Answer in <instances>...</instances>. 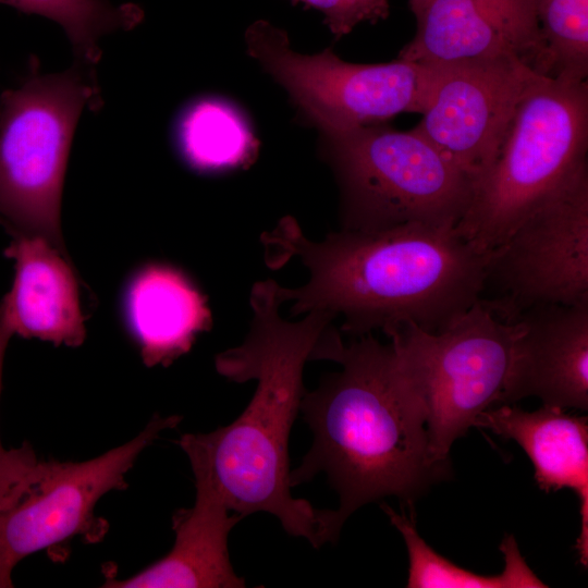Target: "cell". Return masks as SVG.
I'll use <instances>...</instances> for the list:
<instances>
[{"mask_svg": "<svg viewBox=\"0 0 588 588\" xmlns=\"http://www.w3.org/2000/svg\"><path fill=\"white\" fill-rule=\"evenodd\" d=\"M261 243L270 269L298 260L308 272L301 286L279 287L282 303H292L291 316L329 313L356 338L408 323L428 332L444 329L480 299L491 256L455 225L340 229L314 241L291 216L264 233Z\"/></svg>", "mask_w": 588, "mask_h": 588, "instance_id": "6da1fadb", "label": "cell"}, {"mask_svg": "<svg viewBox=\"0 0 588 588\" xmlns=\"http://www.w3.org/2000/svg\"><path fill=\"white\" fill-rule=\"evenodd\" d=\"M279 287L270 279L253 285L247 335L216 357V369L224 378L237 383L256 380L248 405L230 425L209 433H185L179 445L230 511L243 517L272 514L289 535L319 548L329 542L326 510L291 494L289 438L306 391L305 364L336 328L334 317L319 310L302 320L284 319Z\"/></svg>", "mask_w": 588, "mask_h": 588, "instance_id": "7a4b0ae2", "label": "cell"}, {"mask_svg": "<svg viewBox=\"0 0 588 588\" xmlns=\"http://www.w3.org/2000/svg\"><path fill=\"white\" fill-rule=\"evenodd\" d=\"M339 372L305 391L301 409L314 439L290 473L291 487L324 473L339 494L330 510L339 535L357 509L384 497L409 504L445 478L430 453L421 399L390 341L357 336L335 360Z\"/></svg>", "mask_w": 588, "mask_h": 588, "instance_id": "3957f363", "label": "cell"}, {"mask_svg": "<svg viewBox=\"0 0 588 588\" xmlns=\"http://www.w3.org/2000/svg\"><path fill=\"white\" fill-rule=\"evenodd\" d=\"M588 81L540 75L522 99L489 168L474 182L456 231L491 253L588 166Z\"/></svg>", "mask_w": 588, "mask_h": 588, "instance_id": "277c9868", "label": "cell"}, {"mask_svg": "<svg viewBox=\"0 0 588 588\" xmlns=\"http://www.w3.org/2000/svg\"><path fill=\"white\" fill-rule=\"evenodd\" d=\"M94 65L78 60L42 74L36 59L22 82L0 94V225L12 237L41 236L64 253L63 181L84 108L99 110Z\"/></svg>", "mask_w": 588, "mask_h": 588, "instance_id": "5b68a950", "label": "cell"}, {"mask_svg": "<svg viewBox=\"0 0 588 588\" xmlns=\"http://www.w3.org/2000/svg\"><path fill=\"white\" fill-rule=\"evenodd\" d=\"M320 135L340 189L342 230L456 225L465 215L473 181L414 128L376 123Z\"/></svg>", "mask_w": 588, "mask_h": 588, "instance_id": "8992f818", "label": "cell"}, {"mask_svg": "<svg viewBox=\"0 0 588 588\" xmlns=\"http://www.w3.org/2000/svg\"><path fill=\"white\" fill-rule=\"evenodd\" d=\"M180 416L155 415L131 441L85 462L39 461L32 446L11 449L0 467V588L13 587L16 564L98 525L94 509L114 489L140 452Z\"/></svg>", "mask_w": 588, "mask_h": 588, "instance_id": "52a82bcc", "label": "cell"}, {"mask_svg": "<svg viewBox=\"0 0 588 588\" xmlns=\"http://www.w3.org/2000/svg\"><path fill=\"white\" fill-rule=\"evenodd\" d=\"M399 351L421 399L432 458L450 465L453 443L479 414L502 403L517 322L481 298L438 332L408 323L383 332Z\"/></svg>", "mask_w": 588, "mask_h": 588, "instance_id": "ba28073f", "label": "cell"}, {"mask_svg": "<svg viewBox=\"0 0 588 588\" xmlns=\"http://www.w3.org/2000/svg\"><path fill=\"white\" fill-rule=\"evenodd\" d=\"M248 54L287 93L301 117L319 132L385 123L401 113L424 111L431 66L397 59L353 63L327 48L294 51L286 33L257 21L245 34Z\"/></svg>", "mask_w": 588, "mask_h": 588, "instance_id": "9c48e42d", "label": "cell"}, {"mask_svg": "<svg viewBox=\"0 0 588 588\" xmlns=\"http://www.w3.org/2000/svg\"><path fill=\"white\" fill-rule=\"evenodd\" d=\"M488 285L495 294L481 299L507 321L538 305L588 304V166L491 252Z\"/></svg>", "mask_w": 588, "mask_h": 588, "instance_id": "30bf717a", "label": "cell"}, {"mask_svg": "<svg viewBox=\"0 0 588 588\" xmlns=\"http://www.w3.org/2000/svg\"><path fill=\"white\" fill-rule=\"evenodd\" d=\"M427 65L429 94L413 128L474 184L493 161L522 99L542 74L513 57Z\"/></svg>", "mask_w": 588, "mask_h": 588, "instance_id": "8fae6325", "label": "cell"}, {"mask_svg": "<svg viewBox=\"0 0 588 588\" xmlns=\"http://www.w3.org/2000/svg\"><path fill=\"white\" fill-rule=\"evenodd\" d=\"M416 32L399 58L445 64L517 58L547 75L535 0H408Z\"/></svg>", "mask_w": 588, "mask_h": 588, "instance_id": "7c38bea8", "label": "cell"}, {"mask_svg": "<svg viewBox=\"0 0 588 588\" xmlns=\"http://www.w3.org/2000/svg\"><path fill=\"white\" fill-rule=\"evenodd\" d=\"M502 404L537 396L563 409H588V304L538 305L516 319Z\"/></svg>", "mask_w": 588, "mask_h": 588, "instance_id": "4fadbf2b", "label": "cell"}, {"mask_svg": "<svg viewBox=\"0 0 588 588\" xmlns=\"http://www.w3.org/2000/svg\"><path fill=\"white\" fill-rule=\"evenodd\" d=\"M4 255L14 260L15 273L0 318L13 334L79 346L85 326L78 283L64 253L41 236H15Z\"/></svg>", "mask_w": 588, "mask_h": 588, "instance_id": "5bb4252c", "label": "cell"}, {"mask_svg": "<svg viewBox=\"0 0 588 588\" xmlns=\"http://www.w3.org/2000/svg\"><path fill=\"white\" fill-rule=\"evenodd\" d=\"M195 476L196 500L174 513V546L162 559L126 579L107 578L113 588H238L245 580L233 569L228 550L231 529L243 518L233 513L209 478Z\"/></svg>", "mask_w": 588, "mask_h": 588, "instance_id": "9a60e30c", "label": "cell"}, {"mask_svg": "<svg viewBox=\"0 0 588 588\" xmlns=\"http://www.w3.org/2000/svg\"><path fill=\"white\" fill-rule=\"evenodd\" d=\"M475 427L516 441L535 467L538 487L572 489L579 499L580 532L576 542L580 563L588 565V419L543 404L526 412L510 404L479 414Z\"/></svg>", "mask_w": 588, "mask_h": 588, "instance_id": "2e32d148", "label": "cell"}, {"mask_svg": "<svg viewBox=\"0 0 588 588\" xmlns=\"http://www.w3.org/2000/svg\"><path fill=\"white\" fill-rule=\"evenodd\" d=\"M130 330L146 366H168L211 323L205 296L180 270L150 265L132 279L125 298Z\"/></svg>", "mask_w": 588, "mask_h": 588, "instance_id": "e0dca14e", "label": "cell"}, {"mask_svg": "<svg viewBox=\"0 0 588 588\" xmlns=\"http://www.w3.org/2000/svg\"><path fill=\"white\" fill-rule=\"evenodd\" d=\"M392 525L400 531L408 553L409 588H542L547 585L530 569L512 535L505 536L500 550L504 569L498 575H480L438 554L418 534L415 522L382 504Z\"/></svg>", "mask_w": 588, "mask_h": 588, "instance_id": "ac0fdd59", "label": "cell"}, {"mask_svg": "<svg viewBox=\"0 0 588 588\" xmlns=\"http://www.w3.org/2000/svg\"><path fill=\"white\" fill-rule=\"evenodd\" d=\"M177 142L186 162L204 172L249 163L257 148L243 117L229 103L211 98L196 101L183 112Z\"/></svg>", "mask_w": 588, "mask_h": 588, "instance_id": "d6986e66", "label": "cell"}, {"mask_svg": "<svg viewBox=\"0 0 588 588\" xmlns=\"http://www.w3.org/2000/svg\"><path fill=\"white\" fill-rule=\"evenodd\" d=\"M0 3L58 23L71 41L75 60L93 65L101 58L98 42L105 35L132 29L143 19L137 5H115L108 0H0Z\"/></svg>", "mask_w": 588, "mask_h": 588, "instance_id": "ffe728a7", "label": "cell"}, {"mask_svg": "<svg viewBox=\"0 0 588 588\" xmlns=\"http://www.w3.org/2000/svg\"><path fill=\"white\" fill-rule=\"evenodd\" d=\"M547 74L588 81V0H535Z\"/></svg>", "mask_w": 588, "mask_h": 588, "instance_id": "44dd1931", "label": "cell"}, {"mask_svg": "<svg viewBox=\"0 0 588 588\" xmlns=\"http://www.w3.org/2000/svg\"><path fill=\"white\" fill-rule=\"evenodd\" d=\"M322 13L335 38L350 34L362 23L375 24L390 14L389 0H291Z\"/></svg>", "mask_w": 588, "mask_h": 588, "instance_id": "7402d4cb", "label": "cell"}, {"mask_svg": "<svg viewBox=\"0 0 588 588\" xmlns=\"http://www.w3.org/2000/svg\"><path fill=\"white\" fill-rule=\"evenodd\" d=\"M12 335H13V332L11 331V329L0 318V395H1V389H2L4 355H5L8 343ZM8 451L9 450H5L0 442V466L5 458Z\"/></svg>", "mask_w": 588, "mask_h": 588, "instance_id": "603a6c76", "label": "cell"}]
</instances>
